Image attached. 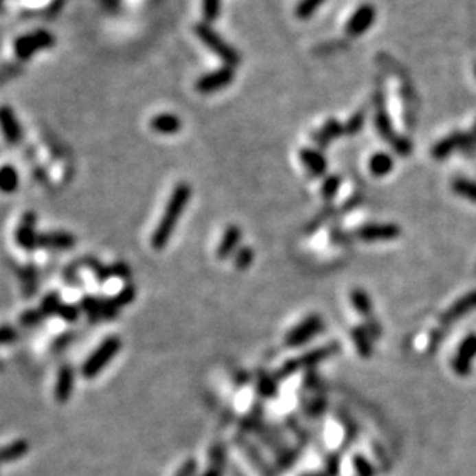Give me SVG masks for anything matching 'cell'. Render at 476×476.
Segmentation results:
<instances>
[{"mask_svg":"<svg viewBox=\"0 0 476 476\" xmlns=\"http://www.w3.org/2000/svg\"><path fill=\"white\" fill-rule=\"evenodd\" d=\"M190 196H192V188L188 183H179L175 185V189H173L172 195L169 198V203H167L166 206L164 214L163 216H161L158 226L152 235L150 243L153 249L159 251L169 243L173 231H175L177 223L179 218H181V215L184 212L185 206H188Z\"/></svg>","mask_w":476,"mask_h":476,"instance_id":"cell-1","label":"cell"},{"mask_svg":"<svg viewBox=\"0 0 476 476\" xmlns=\"http://www.w3.org/2000/svg\"><path fill=\"white\" fill-rule=\"evenodd\" d=\"M194 31L198 39H200L204 45H206L210 52L216 56V58H220L223 62H225L226 67L234 68L240 64L241 58L237 49L229 45V43L223 39L215 30H212V27H210L209 23L206 22L196 23Z\"/></svg>","mask_w":476,"mask_h":476,"instance_id":"cell-2","label":"cell"},{"mask_svg":"<svg viewBox=\"0 0 476 476\" xmlns=\"http://www.w3.org/2000/svg\"><path fill=\"white\" fill-rule=\"evenodd\" d=\"M339 350H340V345L336 342L328 343L325 346H319V348H315L313 351H308V352H305V354H302L299 357L291 359V361H288L280 370L277 371L275 377L278 381L286 379V377L297 373L299 370L314 368L315 365L320 363L321 361H325V359L336 354Z\"/></svg>","mask_w":476,"mask_h":476,"instance_id":"cell-3","label":"cell"},{"mask_svg":"<svg viewBox=\"0 0 476 476\" xmlns=\"http://www.w3.org/2000/svg\"><path fill=\"white\" fill-rule=\"evenodd\" d=\"M121 339L117 336H111L109 339H105L104 342L98 346L95 352L87 359L84 367H82V374L87 379H93L96 377L101 371L107 367L109 362L113 359L117 352L121 350Z\"/></svg>","mask_w":476,"mask_h":476,"instance_id":"cell-4","label":"cell"},{"mask_svg":"<svg viewBox=\"0 0 476 476\" xmlns=\"http://www.w3.org/2000/svg\"><path fill=\"white\" fill-rule=\"evenodd\" d=\"M54 45V37L45 30H37L34 33L23 34L14 42L16 58L21 60H28L36 56V53L43 52Z\"/></svg>","mask_w":476,"mask_h":476,"instance_id":"cell-5","label":"cell"},{"mask_svg":"<svg viewBox=\"0 0 476 476\" xmlns=\"http://www.w3.org/2000/svg\"><path fill=\"white\" fill-rule=\"evenodd\" d=\"M321 331H324V320H321L320 315L313 314L303 321H300L299 325L294 326L293 330L286 334L284 343L291 346V348H297V346L308 343L309 340L317 336Z\"/></svg>","mask_w":476,"mask_h":476,"instance_id":"cell-6","label":"cell"},{"mask_svg":"<svg viewBox=\"0 0 476 476\" xmlns=\"http://www.w3.org/2000/svg\"><path fill=\"white\" fill-rule=\"evenodd\" d=\"M402 234V229L393 223H370L359 227L356 237L365 243H376V241H392Z\"/></svg>","mask_w":476,"mask_h":476,"instance_id":"cell-7","label":"cell"},{"mask_svg":"<svg viewBox=\"0 0 476 476\" xmlns=\"http://www.w3.org/2000/svg\"><path fill=\"white\" fill-rule=\"evenodd\" d=\"M234 78L235 73L232 67H221L218 70L210 71L198 79L195 89L201 95H210V93H215L231 85L234 82Z\"/></svg>","mask_w":476,"mask_h":476,"instance_id":"cell-8","label":"cell"},{"mask_svg":"<svg viewBox=\"0 0 476 476\" xmlns=\"http://www.w3.org/2000/svg\"><path fill=\"white\" fill-rule=\"evenodd\" d=\"M476 359V334H468L462 339L457 351L451 361V368L461 377H467L472 371V361Z\"/></svg>","mask_w":476,"mask_h":476,"instance_id":"cell-9","label":"cell"},{"mask_svg":"<svg viewBox=\"0 0 476 476\" xmlns=\"http://www.w3.org/2000/svg\"><path fill=\"white\" fill-rule=\"evenodd\" d=\"M374 19H376L374 6L370 3H363L359 6V8L354 11V14L348 19V22H346V27H345V33L351 37L362 36L363 33H367L371 25L374 23Z\"/></svg>","mask_w":476,"mask_h":476,"instance_id":"cell-10","label":"cell"},{"mask_svg":"<svg viewBox=\"0 0 476 476\" xmlns=\"http://www.w3.org/2000/svg\"><path fill=\"white\" fill-rule=\"evenodd\" d=\"M374 101L377 104V110H376V115H374L376 130L383 141L388 142V144H392L398 135L394 133L393 122H392V120H389L388 111L385 110V99H383L382 93H377V95L374 96Z\"/></svg>","mask_w":476,"mask_h":476,"instance_id":"cell-11","label":"cell"},{"mask_svg":"<svg viewBox=\"0 0 476 476\" xmlns=\"http://www.w3.org/2000/svg\"><path fill=\"white\" fill-rule=\"evenodd\" d=\"M0 130L10 144L16 146L22 141V128L19 124L16 113L8 105L0 107Z\"/></svg>","mask_w":476,"mask_h":476,"instance_id":"cell-12","label":"cell"},{"mask_svg":"<svg viewBox=\"0 0 476 476\" xmlns=\"http://www.w3.org/2000/svg\"><path fill=\"white\" fill-rule=\"evenodd\" d=\"M464 139H466V133L462 132H453L447 135L445 138L438 141L436 144L431 147V157L438 161L449 158L453 152L462 150Z\"/></svg>","mask_w":476,"mask_h":476,"instance_id":"cell-13","label":"cell"},{"mask_svg":"<svg viewBox=\"0 0 476 476\" xmlns=\"http://www.w3.org/2000/svg\"><path fill=\"white\" fill-rule=\"evenodd\" d=\"M473 309H476V289L470 291V293L461 297L460 300L455 302L453 305L445 311L441 321L444 325L453 324V321L464 317V315H467L470 311H473Z\"/></svg>","mask_w":476,"mask_h":476,"instance_id":"cell-14","label":"cell"},{"mask_svg":"<svg viewBox=\"0 0 476 476\" xmlns=\"http://www.w3.org/2000/svg\"><path fill=\"white\" fill-rule=\"evenodd\" d=\"M302 163L305 164L306 170L311 173L313 177H324L328 169V159L324 157V153L317 148H309L305 147L299 152Z\"/></svg>","mask_w":476,"mask_h":476,"instance_id":"cell-15","label":"cell"},{"mask_svg":"<svg viewBox=\"0 0 476 476\" xmlns=\"http://www.w3.org/2000/svg\"><path fill=\"white\" fill-rule=\"evenodd\" d=\"M34 223H36V215L33 212L25 214L23 220L21 223V226L17 229L16 238L17 243L21 245L23 249H34L37 245V238H39V235H36L34 231Z\"/></svg>","mask_w":476,"mask_h":476,"instance_id":"cell-16","label":"cell"},{"mask_svg":"<svg viewBox=\"0 0 476 476\" xmlns=\"http://www.w3.org/2000/svg\"><path fill=\"white\" fill-rule=\"evenodd\" d=\"M148 126L155 133L159 135H175L183 127V121L173 113H159L153 116Z\"/></svg>","mask_w":476,"mask_h":476,"instance_id":"cell-17","label":"cell"},{"mask_svg":"<svg viewBox=\"0 0 476 476\" xmlns=\"http://www.w3.org/2000/svg\"><path fill=\"white\" fill-rule=\"evenodd\" d=\"M240 240H241V229L235 225L227 226L225 234H223L218 249H216V257H218L220 260H226L227 257L234 256V253L237 252Z\"/></svg>","mask_w":476,"mask_h":476,"instance_id":"cell-18","label":"cell"},{"mask_svg":"<svg viewBox=\"0 0 476 476\" xmlns=\"http://www.w3.org/2000/svg\"><path fill=\"white\" fill-rule=\"evenodd\" d=\"M342 135H345V124H340L336 120H328L321 128L313 135V138L319 147H326L331 144V141L340 138Z\"/></svg>","mask_w":476,"mask_h":476,"instance_id":"cell-19","label":"cell"},{"mask_svg":"<svg viewBox=\"0 0 476 476\" xmlns=\"http://www.w3.org/2000/svg\"><path fill=\"white\" fill-rule=\"evenodd\" d=\"M37 245L48 249H68L74 245V237L68 232H48L39 235Z\"/></svg>","mask_w":476,"mask_h":476,"instance_id":"cell-20","label":"cell"},{"mask_svg":"<svg viewBox=\"0 0 476 476\" xmlns=\"http://www.w3.org/2000/svg\"><path fill=\"white\" fill-rule=\"evenodd\" d=\"M30 444L25 439H17L0 447V464H10L21 460L28 453Z\"/></svg>","mask_w":476,"mask_h":476,"instance_id":"cell-21","label":"cell"},{"mask_svg":"<svg viewBox=\"0 0 476 476\" xmlns=\"http://www.w3.org/2000/svg\"><path fill=\"white\" fill-rule=\"evenodd\" d=\"M73 392V370L70 367H62L59 371L58 381H56V399L62 404H65V402L70 399Z\"/></svg>","mask_w":476,"mask_h":476,"instance_id":"cell-22","label":"cell"},{"mask_svg":"<svg viewBox=\"0 0 476 476\" xmlns=\"http://www.w3.org/2000/svg\"><path fill=\"white\" fill-rule=\"evenodd\" d=\"M394 167V159L389 153L377 152L370 158V172L376 178H382L392 173Z\"/></svg>","mask_w":476,"mask_h":476,"instance_id":"cell-23","label":"cell"},{"mask_svg":"<svg viewBox=\"0 0 476 476\" xmlns=\"http://www.w3.org/2000/svg\"><path fill=\"white\" fill-rule=\"evenodd\" d=\"M351 337H352V342H354L356 348L359 351V354H361L365 359L371 357V354H373V343H371V340H373V339L368 336V332H367V330H365V326L361 325V326L352 328V330H351Z\"/></svg>","mask_w":476,"mask_h":476,"instance_id":"cell-24","label":"cell"},{"mask_svg":"<svg viewBox=\"0 0 476 476\" xmlns=\"http://www.w3.org/2000/svg\"><path fill=\"white\" fill-rule=\"evenodd\" d=\"M350 299H351L352 306H354L356 311L361 314L362 317L365 319L371 317V313H373V303H371L370 295L365 293L363 289L361 288L352 289L350 294Z\"/></svg>","mask_w":476,"mask_h":476,"instance_id":"cell-25","label":"cell"},{"mask_svg":"<svg viewBox=\"0 0 476 476\" xmlns=\"http://www.w3.org/2000/svg\"><path fill=\"white\" fill-rule=\"evenodd\" d=\"M19 188V172L14 167L6 164L0 167V192L12 194Z\"/></svg>","mask_w":476,"mask_h":476,"instance_id":"cell-26","label":"cell"},{"mask_svg":"<svg viewBox=\"0 0 476 476\" xmlns=\"http://www.w3.org/2000/svg\"><path fill=\"white\" fill-rule=\"evenodd\" d=\"M451 189L456 195H460L462 198H466V200L476 203V181L468 178H456L453 179V183H451Z\"/></svg>","mask_w":476,"mask_h":476,"instance_id":"cell-27","label":"cell"},{"mask_svg":"<svg viewBox=\"0 0 476 476\" xmlns=\"http://www.w3.org/2000/svg\"><path fill=\"white\" fill-rule=\"evenodd\" d=\"M257 393L264 399H271L278 393V379L271 374H260L257 379Z\"/></svg>","mask_w":476,"mask_h":476,"instance_id":"cell-28","label":"cell"},{"mask_svg":"<svg viewBox=\"0 0 476 476\" xmlns=\"http://www.w3.org/2000/svg\"><path fill=\"white\" fill-rule=\"evenodd\" d=\"M324 2L325 0H300L295 6L297 19H300V21H308V19H311Z\"/></svg>","mask_w":476,"mask_h":476,"instance_id":"cell-29","label":"cell"},{"mask_svg":"<svg viewBox=\"0 0 476 476\" xmlns=\"http://www.w3.org/2000/svg\"><path fill=\"white\" fill-rule=\"evenodd\" d=\"M253 258H256V253L253 249L249 246H241L237 249V252L234 253V264L235 268L240 271H246L252 264Z\"/></svg>","mask_w":476,"mask_h":476,"instance_id":"cell-30","label":"cell"},{"mask_svg":"<svg viewBox=\"0 0 476 476\" xmlns=\"http://www.w3.org/2000/svg\"><path fill=\"white\" fill-rule=\"evenodd\" d=\"M221 14V0H203V17L206 23L218 21Z\"/></svg>","mask_w":476,"mask_h":476,"instance_id":"cell-31","label":"cell"},{"mask_svg":"<svg viewBox=\"0 0 476 476\" xmlns=\"http://www.w3.org/2000/svg\"><path fill=\"white\" fill-rule=\"evenodd\" d=\"M365 121H367V111L359 110L352 115L348 121L345 124V135H357L365 126Z\"/></svg>","mask_w":476,"mask_h":476,"instance_id":"cell-32","label":"cell"},{"mask_svg":"<svg viewBox=\"0 0 476 476\" xmlns=\"http://www.w3.org/2000/svg\"><path fill=\"white\" fill-rule=\"evenodd\" d=\"M340 184H342V179H340L339 175L326 177L324 179V183H321V196H324L325 200H331V198L336 196Z\"/></svg>","mask_w":476,"mask_h":476,"instance_id":"cell-33","label":"cell"},{"mask_svg":"<svg viewBox=\"0 0 476 476\" xmlns=\"http://www.w3.org/2000/svg\"><path fill=\"white\" fill-rule=\"evenodd\" d=\"M209 461L214 468H221L226 462V450L221 444H215L209 450Z\"/></svg>","mask_w":476,"mask_h":476,"instance_id":"cell-34","label":"cell"},{"mask_svg":"<svg viewBox=\"0 0 476 476\" xmlns=\"http://www.w3.org/2000/svg\"><path fill=\"white\" fill-rule=\"evenodd\" d=\"M392 148L393 150L399 155V157H408V155L411 153L413 150V144H411V141L405 138V136H402V135H398L394 138V141L392 142Z\"/></svg>","mask_w":476,"mask_h":476,"instance_id":"cell-35","label":"cell"},{"mask_svg":"<svg viewBox=\"0 0 476 476\" xmlns=\"http://www.w3.org/2000/svg\"><path fill=\"white\" fill-rule=\"evenodd\" d=\"M352 466H354V470L359 476H374L373 466H371L367 457H363L362 455H356L352 457Z\"/></svg>","mask_w":476,"mask_h":476,"instance_id":"cell-36","label":"cell"},{"mask_svg":"<svg viewBox=\"0 0 476 476\" xmlns=\"http://www.w3.org/2000/svg\"><path fill=\"white\" fill-rule=\"evenodd\" d=\"M340 470V456L337 453H332L328 456L325 470L315 476H337Z\"/></svg>","mask_w":476,"mask_h":476,"instance_id":"cell-37","label":"cell"},{"mask_svg":"<svg viewBox=\"0 0 476 476\" xmlns=\"http://www.w3.org/2000/svg\"><path fill=\"white\" fill-rule=\"evenodd\" d=\"M461 152L464 155H467V157H470V155H473L476 152V122L473 124V128L470 130L468 133H466V139H464V146Z\"/></svg>","mask_w":476,"mask_h":476,"instance_id":"cell-38","label":"cell"},{"mask_svg":"<svg viewBox=\"0 0 476 476\" xmlns=\"http://www.w3.org/2000/svg\"><path fill=\"white\" fill-rule=\"evenodd\" d=\"M363 326H365V330H367L368 336L373 340H377L382 336V326L379 324V320H377L376 317H373V315L367 319V321H365Z\"/></svg>","mask_w":476,"mask_h":476,"instance_id":"cell-39","label":"cell"},{"mask_svg":"<svg viewBox=\"0 0 476 476\" xmlns=\"http://www.w3.org/2000/svg\"><path fill=\"white\" fill-rule=\"evenodd\" d=\"M325 408H326V400L324 398H317V399H313L306 405V413H308V416L317 418L325 411Z\"/></svg>","mask_w":476,"mask_h":476,"instance_id":"cell-40","label":"cell"},{"mask_svg":"<svg viewBox=\"0 0 476 476\" xmlns=\"http://www.w3.org/2000/svg\"><path fill=\"white\" fill-rule=\"evenodd\" d=\"M295 460H297L295 450H284L283 453H280V456H278V466H280L282 468H288L293 466Z\"/></svg>","mask_w":476,"mask_h":476,"instance_id":"cell-41","label":"cell"},{"mask_svg":"<svg viewBox=\"0 0 476 476\" xmlns=\"http://www.w3.org/2000/svg\"><path fill=\"white\" fill-rule=\"evenodd\" d=\"M196 461L195 460H188L181 467L178 468V472L175 476H194L196 473Z\"/></svg>","mask_w":476,"mask_h":476,"instance_id":"cell-42","label":"cell"},{"mask_svg":"<svg viewBox=\"0 0 476 476\" xmlns=\"http://www.w3.org/2000/svg\"><path fill=\"white\" fill-rule=\"evenodd\" d=\"M133 297H135V288L127 286L120 295H117L116 302H117V305H126V303H130L133 300Z\"/></svg>","mask_w":476,"mask_h":476,"instance_id":"cell-43","label":"cell"},{"mask_svg":"<svg viewBox=\"0 0 476 476\" xmlns=\"http://www.w3.org/2000/svg\"><path fill=\"white\" fill-rule=\"evenodd\" d=\"M58 302H59L58 294H53V295L47 297L45 303H43V309H45V311H53V309L58 306Z\"/></svg>","mask_w":476,"mask_h":476,"instance_id":"cell-44","label":"cell"},{"mask_svg":"<svg viewBox=\"0 0 476 476\" xmlns=\"http://www.w3.org/2000/svg\"><path fill=\"white\" fill-rule=\"evenodd\" d=\"M317 383H319V376L313 373V371H309L308 376L305 377V385L306 388L309 389H313V388H317Z\"/></svg>","mask_w":476,"mask_h":476,"instance_id":"cell-45","label":"cell"},{"mask_svg":"<svg viewBox=\"0 0 476 476\" xmlns=\"http://www.w3.org/2000/svg\"><path fill=\"white\" fill-rule=\"evenodd\" d=\"M12 339H14V331L11 328H0V343L10 342Z\"/></svg>","mask_w":476,"mask_h":476,"instance_id":"cell-46","label":"cell"},{"mask_svg":"<svg viewBox=\"0 0 476 476\" xmlns=\"http://www.w3.org/2000/svg\"><path fill=\"white\" fill-rule=\"evenodd\" d=\"M201 476H223V470L221 468H214V467H210L206 473L201 475Z\"/></svg>","mask_w":476,"mask_h":476,"instance_id":"cell-47","label":"cell"},{"mask_svg":"<svg viewBox=\"0 0 476 476\" xmlns=\"http://www.w3.org/2000/svg\"><path fill=\"white\" fill-rule=\"evenodd\" d=\"M475 74H476V64H475Z\"/></svg>","mask_w":476,"mask_h":476,"instance_id":"cell-48","label":"cell"},{"mask_svg":"<svg viewBox=\"0 0 476 476\" xmlns=\"http://www.w3.org/2000/svg\"><path fill=\"white\" fill-rule=\"evenodd\" d=\"M305 476H313V475H305Z\"/></svg>","mask_w":476,"mask_h":476,"instance_id":"cell-49","label":"cell"}]
</instances>
